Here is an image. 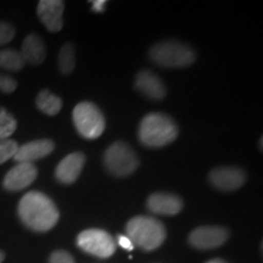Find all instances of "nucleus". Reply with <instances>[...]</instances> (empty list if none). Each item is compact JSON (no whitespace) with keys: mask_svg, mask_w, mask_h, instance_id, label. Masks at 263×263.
<instances>
[{"mask_svg":"<svg viewBox=\"0 0 263 263\" xmlns=\"http://www.w3.org/2000/svg\"><path fill=\"white\" fill-rule=\"evenodd\" d=\"M21 222L31 230L38 233L49 232L60 218L55 202L41 192H28L20 200L17 207Z\"/></svg>","mask_w":263,"mask_h":263,"instance_id":"obj_1","label":"nucleus"},{"mask_svg":"<svg viewBox=\"0 0 263 263\" xmlns=\"http://www.w3.org/2000/svg\"><path fill=\"white\" fill-rule=\"evenodd\" d=\"M178 137V127L168 115L151 112L141 120L138 138L147 147H162L173 143Z\"/></svg>","mask_w":263,"mask_h":263,"instance_id":"obj_2","label":"nucleus"},{"mask_svg":"<svg viewBox=\"0 0 263 263\" xmlns=\"http://www.w3.org/2000/svg\"><path fill=\"white\" fill-rule=\"evenodd\" d=\"M127 234L134 246L153 251L166 239V228L159 219L149 216H137L127 223Z\"/></svg>","mask_w":263,"mask_h":263,"instance_id":"obj_3","label":"nucleus"},{"mask_svg":"<svg viewBox=\"0 0 263 263\" xmlns=\"http://www.w3.org/2000/svg\"><path fill=\"white\" fill-rule=\"evenodd\" d=\"M149 57L155 64L167 68L186 67L194 64L195 51L189 45L177 41H162L150 49Z\"/></svg>","mask_w":263,"mask_h":263,"instance_id":"obj_4","label":"nucleus"},{"mask_svg":"<svg viewBox=\"0 0 263 263\" xmlns=\"http://www.w3.org/2000/svg\"><path fill=\"white\" fill-rule=\"evenodd\" d=\"M76 129L85 139H97L105 130V117L97 105L82 101L76 105L72 112Z\"/></svg>","mask_w":263,"mask_h":263,"instance_id":"obj_5","label":"nucleus"},{"mask_svg":"<svg viewBox=\"0 0 263 263\" xmlns=\"http://www.w3.org/2000/svg\"><path fill=\"white\" fill-rule=\"evenodd\" d=\"M104 164L114 176L126 177L139 167V157L124 141H116L105 151Z\"/></svg>","mask_w":263,"mask_h":263,"instance_id":"obj_6","label":"nucleus"},{"mask_svg":"<svg viewBox=\"0 0 263 263\" xmlns=\"http://www.w3.org/2000/svg\"><path fill=\"white\" fill-rule=\"evenodd\" d=\"M77 245L87 254L99 258L111 257L116 251L112 236L103 229H87L77 236Z\"/></svg>","mask_w":263,"mask_h":263,"instance_id":"obj_7","label":"nucleus"},{"mask_svg":"<svg viewBox=\"0 0 263 263\" xmlns=\"http://www.w3.org/2000/svg\"><path fill=\"white\" fill-rule=\"evenodd\" d=\"M229 238V232L223 227L205 226L194 229L189 235L190 245L199 250H211L222 246Z\"/></svg>","mask_w":263,"mask_h":263,"instance_id":"obj_8","label":"nucleus"},{"mask_svg":"<svg viewBox=\"0 0 263 263\" xmlns=\"http://www.w3.org/2000/svg\"><path fill=\"white\" fill-rule=\"evenodd\" d=\"M209 182L213 188L222 192H234L244 185L246 173L242 168L233 166L218 167L209 174Z\"/></svg>","mask_w":263,"mask_h":263,"instance_id":"obj_9","label":"nucleus"},{"mask_svg":"<svg viewBox=\"0 0 263 263\" xmlns=\"http://www.w3.org/2000/svg\"><path fill=\"white\" fill-rule=\"evenodd\" d=\"M38 170L34 163L21 162L12 167L5 174L3 185L9 192H20L28 188L31 184L37 179Z\"/></svg>","mask_w":263,"mask_h":263,"instance_id":"obj_10","label":"nucleus"},{"mask_svg":"<svg viewBox=\"0 0 263 263\" xmlns=\"http://www.w3.org/2000/svg\"><path fill=\"white\" fill-rule=\"evenodd\" d=\"M64 10L65 3L60 0H41L37 6V15L48 31L55 33L64 26Z\"/></svg>","mask_w":263,"mask_h":263,"instance_id":"obj_11","label":"nucleus"},{"mask_svg":"<svg viewBox=\"0 0 263 263\" xmlns=\"http://www.w3.org/2000/svg\"><path fill=\"white\" fill-rule=\"evenodd\" d=\"M54 149L55 144L50 139L32 140L24 144L22 146H18V149L14 156V160L17 163H33L34 161L44 159L45 156L50 155Z\"/></svg>","mask_w":263,"mask_h":263,"instance_id":"obj_12","label":"nucleus"},{"mask_svg":"<svg viewBox=\"0 0 263 263\" xmlns=\"http://www.w3.org/2000/svg\"><path fill=\"white\" fill-rule=\"evenodd\" d=\"M147 209L156 215L174 216L183 209V200L170 193H154L147 197Z\"/></svg>","mask_w":263,"mask_h":263,"instance_id":"obj_13","label":"nucleus"},{"mask_svg":"<svg viewBox=\"0 0 263 263\" xmlns=\"http://www.w3.org/2000/svg\"><path fill=\"white\" fill-rule=\"evenodd\" d=\"M85 164V156L82 153H72L60 161L55 170V177L62 184H72L78 179Z\"/></svg>","mask_w":263,"mask_h":263,"instance_id":"obj_14","label":"nucleus"},{"mask_svg":"<svg viewBox=\"0 0 263 263\" xmlns=\"http://www.w3.org/2000/svg\"><path fill=\"white\" fill-rule=\"evenodd\" d=\"M136 88L151 100H161L166 97L167 90L162 81L149 70H141L136 77Z\"/></svg>","mask_w":263,"mask_h":263,"instance_id":"obj_15","label":"nucleus"},{"mask_svg":"<svg viewBox=\"0 0 263 263\" xmlns=\"http://www.w3.org/2000/svg\"><path fill=\"white\" fill-rule=\"evenodd\" d=\"M21 55L26 64L38 66L44 62L47 58V47L43 39L35 33H31L22 43Z\"/></svg>","mask_w":263,"mask_h":263,"instance_id":"obj_16","label":"nucleus"},{"mask_svg":"<svg viewBox=\"0 0 263 263\" xmlns=\"http://www.w3.org/2000/svg\"><path fill=\"white\" fill-rule=\"evenodd\" d=\"M35 104H37V107L39 110L45 115H48V116H55V115H58L62 107L61 99L47 89L42 90L38 94L37 99H35Z\"/></svg>","mask_w":263,"mask_h":263,"instance_id":"obj_17","label":"nucleus"},{"mask_svg":"<svg viewBox=\"0 0 263 263\" xmlns=\"http://www.w3.org/2000/svg\"><path fill=\"white\" fill-rule=\"evenodd\" d=\"M26 62L21 52L14 49H4L0 50V68L6 71L17 72L25 67Z\"/></svg>","mask_w":263,"mask_h":263,"instance_id":"obj_18","label":"nucleus"},{"mask_svg":"<svg viewBox=\"0 0 263 263\" xmlns=\"http://www.w3.org/2000/svg\"><path fill=\"white\" fill-rule=\"evenodd\" d=\"M59 70L62 74H70L76 67V48L71 43H66L59 51Z\"/></svg>","mask_w":263,"mask_h":263,"instance_id":"obj_19","label":"nucleus"},{"mask_svg":"<svg viewBox=\"0 0 263 263\" xmlns=\"http://www.w3.org/2000/svg\"><path fill=\"white\" fill-rule=\"evenodd\" d=\"M17 128V121L4 107H0V140L8 139L15 133Z\"/></svg>","mask_w":263,"mask_h":263,"instance_id":"obj_20","label":"nucleus"},{"mask_svg":"<svg viewBox=\"0 0 263 263\" xmlns=\"http://www.w3.org/2000/svg\"><path fill=\"white\" fill-rule=\"evenodd\" d=\"M17 149L18 145L15 140H0V164L5 163L6 161H9L10 159H14Z\"/></svg>","mask_w":263,"mask_h":263,"instance_id":"obj_21","label":"nucleus"},{"mask_svg":"<svg viewBox=\"0 0 263 263\" xmlns=\"http://www.w3.org/2000/svg\"><path fill=\"white\" fill-rule=\"evenodd\" d=\"M16 29L9 22H0V45L8 44L14 39Z\"/></svg>","mask_w":263,"mask_h":263,"instance_id":"obj_22","label":"nucleus"},{"mask_svg":"<svg viewBox=\"0 0 263 263\" xmlns=\"http://www.w3.org/2000/svg\"><path fill=\"white\" fill-rule=\"evenodd\" d=\"M17 88V81L6 74L0 73V91L5 94L14 93Z\"/></svg>","mask_w":263,"mask_h":263,"instance_id":"obj_23","label":"nucleus"},{"mask_svg":"<svg viewBox=\"0 0 263 263\" xmlns=\"http://www.w3.org/2000/svg\"><path fill=\"white\" fill-rule=\"evenodd\" d=\"M49 263H74V259L65 250H57L49 257Z\"/></svg>","mask_w":263,"mask_h":263,"instance_id":"obj_24","label":"nucleus"},{"mask_svg":"<svg viewBox=\"0 0 263 263\" xmlns=\"http://www.w3.org/2000/svg\"><path fill=\"white\" fill-rule=\"evenodd\" d=\"M117 241H118V244H120V246H122L123 249L128 250V251H132V250L134 249L133 242L130 241V239L128 238V236H124V235H118Z\"/></svg>","mask_w":263,"mask_h":263,"instance_id":"obj_25","label":"nucleus"},{"mask_svg":"<svg viewBox=\"0 0 263 263\" xmlns=\"http://www.w3.org/2000/svg\"><path fill=\"white\" fill-rule=\"evenodd\" d=\"M105 5H106L105 0H97V2L91 3V10L97 12H103L105 10Z\"/></svg>","mask_w":263,"mask_h":263,"instance_id":"obj_26","label":"nucleus"},{"mask_svg":"<svg viewBox=\"0 0 263 263\" xmlns=\"http://www.w3.org/2000/svg\"><path fill=\"white\" fill-rule=\"evenodd\" d=\"M206 263H228V262H226L224 259H222V258H215V259H211V261H209Z\"/></svg>","mask_w":263,"mask_h":263,"instance_id":"obj_27","label":"nucleus"},{"mask_svg":"<svg viewBox=\"0 0 263 263\" xmlns=\"http://www.w3.org/2000/svg\"><path fill=\"white\" fill-rule=\"evenodd\" d=\"M4 258H5V254L2 251V250H0V263H3V261H4Z\"/></svg>","mask_w":263,"mask_h":263,"instance_id":"obj_28","label":"nucleus"}]
</instances>
